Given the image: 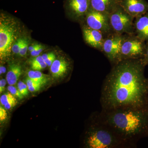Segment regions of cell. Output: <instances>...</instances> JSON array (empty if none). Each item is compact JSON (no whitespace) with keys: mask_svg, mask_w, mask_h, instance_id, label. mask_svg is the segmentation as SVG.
<instances>
[{"mask_svg":"<svg viewBox=\"0 0 148 148\" xmlns=\"http://www.w3.org/2000/svg\"><path fill=\"white\" fill-rule=\"evenodd\" d=\"M118 2L134 18L148 12V3L145 0H118Z\"/></svg>","mask_w":148,"mask_h":148,"instance_id":"cell-9","label":"cell"},{"mask_svg":"<svg viewBox=\"0 0 148 148\" xmlns=\"http://www.w3.org/2000/svg\"><path fill=\"white\" fill-rule=\"evenodd\" d=\"M31 68L34 71H40L45 69L47 66L42 56H38L33 58L30 63Z\"/></svg>","mask_w":148,"mask_h":148,"instance_id":"cell-17","label":"cell"},{"mask_svg":"<svg viewBox=\"0 0 148 148\" xmlns=\"http://www.w3.org/2000/svg\"><path fill=\"white\" fill-rule=\"evenodd\" d=\"M15 98L13 95H12L10 92L6 93L3 95H2L0 98V102L1 105L4 106L7 103H8L12 99Z\"/></svg>","mask_w":148,"mask_h":148,"instance_id":"cell-20","label":"cell"},{"mask_svg":"<svg viewBox=\"0 0 148 148\" xmlns=\"http://www.w3.org/2000/svg\"><path fill=\"white\" fill-rule=\"evenodd\" d=\"M126 35L112 33L104 40L102 51L113 66L121 61L122 45Z\"/></svg>","mask_w":148,"mask_h":148,"instance_id":"cell-6","label":"cell"},{"mask_svg":"<svg viewBox=\"0 0 148 148\" xmlns=\"http://www.w3.org/2000/svg\"></svg>","mask_w":148,"mask_h":148,"instance_id":"cell-34","label":"cell"},{"mask_svg":"<svg viewBox=\"0 0 148 148\" xmlns=\"http://www.w3.org/2000/svg\"><path fill=\"white\" fill-rule=\"evenodd\" d=\"M26 84H27L28 87H32V86H36L41 85L38 83L36 82L34 80L31 79L30 78L28 77L26 80Z\"/></svg>","mask_w":148,"mask_h":148,"instance_id":"cell-25","label":"cell"},{"mask_svg":"<svg viewBox=\"0 0 148 148\" xmlns=\"http://www.w3.org/2000/svg\"><path fill=\"white\" fill-rule=\"evenodd\" d=\"M22 73L21 67L18 64H13L10 66L7 73L6 79L9 85H14L16 83Z\"/></svg>","mask_w":148,"mask_h":148,"instance_id":"cell-15","label":"cell"},{"mask_svg":"<svg viewBox=\"0 0 148 148\" xmlns=\"http://www.w3.org/2000/svg\"><path fill=\"white\" fill-rule=\"evenodd\" d=\"M29 42L27 39L24 38V41L20 49L19 55L24 56L27 54V51L29 50Z\"/></svg>","mask_w":148,"mask_h":148,"instance_id":"cell-22","label":"cell"},{"mask_svg":"<svg viewBox=\"0 0 148 148\" xmlns=\"http://www.w3.org/2000/svg\"><path fill=\"white\" fill-rule=\"evenodd\" d=\"M18 90L24 96H27L29 94V89L26 84L23 82L20 81L17 84Z\"/></svg>","mask_w":148,"mask_h":148,"instance_id":"cell-21","label":"cell"},{"mask_svg":"<svg viewBox=\"0 0 148 148\" xmlns=\"http://www.w3.org/2000/svg\"><path fill=\"white\" fill-rule=\"evenodd\" d=\"M145 50L144 41L137 36L126 35L122 45L121 60L142 58Z\"/></svg>","mask_w":148,"mask_h":148,"instance_id":"cell-7","label":"cell"},{"mask_svg":"<svg viewBox=\"0 0 148 148\" xmlns=\"http://www.w3.org/2000/svg\"><path fill=\"white\" fill-rule=\"evenodd\" d=\"M68 64L64 59H56L50 66V71L53 77L58 78L66 73L68 70Z\"/></svg>","mask_w":148,"mask_h":148,"instance_id":"cell-14","label":"cell"},{"mask_svg":"<svg viewBox=\"0 0 148 148\" xmlns=\"http://www.w3.org/2000/svg\"><path fill=\"white\" fill-rule=\"evenodd\" d=\"M28 77L42 85L46 83L49 79L48 76L42 73L40 71H29L28 73Z\"/></svg>","mask_w":148,"mask_h":148,"instance_id":"cell-16","label":"cell"},{"mask_svg":"<svg viewBox=\"0 0 148 148\" xmlns=\"http://www.w3.org/2000/svg\"><path fill=\"white\" fill-rule=\"evenodd\" d=\"M82 33L84 41L87 44L102 51L106 38L102 32L85 25L83 27Z\"/></svg>","mask_w":148,"mask_h":148,"instance_id":"cell-10","label":"cell"},{"mask_svg":"<svg viewBox=\"0 0 148 148\" xmlns=\"http://www.w3.org/2000/svg\"><path fill=\"white\" fill-rule=\"evenodd\" d=\"M142 59H124L114 65L103 82L102 110L148 106V80Z\"/></svg>","mask_w":148,"mask_h":148,"instance_id":"cell-1","label":"cell"},{"mask_svg":"<svg viewBox=\"0 0 148 148\" xmlns=\"http://www.w3.org/2000/svg\"><path fill=\"white\" fill-rule=\"evenodd\" d=\"M15 21L9 17L1 16L0 19V58L4 60L10 55L12 48L17 36Z\"/></svg>","mask_w":148,"mask_h":148,"instance_id":"cell-4","label":"cell"},{"mask_svg":"<svg viewBox=\"0 0 148 148\" xmlns=\"http://www.w3.org/2000/svg\"><path fill=\"white\" fill-rule=\"evenodd\" d=\"M7 118V113L5 109L0 106V121L1 122L5 120Z\"/></svg>","mask_w":148,"mask_h":148,"instance_id":"cell-24","label":"cell"},{"mask_svg":"<svg viewBox=\"0 0 148 148\" xmlns=\"http://www.w3.org/2000/svg\"><path fill=\"white\" fill-rule=\"evenodd\" d=\"M17 100H16V98H13V99L9 102L8 103L6 104L4 106L5 108L6 109V110H10L13 107H14V106H16V104H17Z\"/></svg>","mask_w":148,"mask_h":148,"instance_id":"cell-23","label":"cell"},{"mask_svg":"<svg viewBox=\"0 0 148 148\" xmlns=\"http://www.w3.org/2000/svg\"><path fill=\"white\" fill-rule=\"evenodd\" d=\"M42 86L41 85L36 86H32V87H28L29 91L32 92H36L38 91L40 88Z\"/></svg>","mask_w":148,"mask_h":148,"instance_id":"cell-30","label":"cell"},{"mask_svg":"<svg viewBox=\"0 0 148 148\" xmlns=\"http://www.w3.org/2000/svg\"><path fill=\"white\" fill-rule=\"evenodd\" d=\"M67 6L74 18L85 17L90 7V0H67Z\"/></svg>","mask_w":148,"mask_h":148,"instance_id":"cell-11","label":"cell"},{"mask_svg":"<svg viewBox=\"0 0 148 148\" xmlns=\"http://www.w3.org/2000/svg\"><path fill=\"white\" fill-rule=\"evenodd\" d=\"M56 60V56L54 53H53L52 55L49 57V58L47 59L45 61L46 64L49 67H50L51 66L53 62Z\"/></svg>","mask_w":148,"mask_h":148,"instance_id":"cell-27","label":"cell"},{"mask_svg":"<svg viewBox=\"0 0 148 148\" xmlns=\"http://www.w3.org/2000/svg\"><path fill=\"white\" fill-rule=\"evenodd\" d=\"M43 50V49L42 46L41 45L40 46L37 48L35 50L31 51V55L32 56H34V57L38 56H39L40 53L42 52Z\"/></svg>","mask_w":148,"mask_h":148,"instance_id":"cell-26","label":"cell"},{"mask_svg":"<svg viewBox=\"0 0 148 148\" xmlns=\"http://www.w3.org/2000/svg\"><path fill=\"white\" fill-rule=\"evenodd\" d=\"M41 45H40L36 44L34 45L31 46L29 47V50L30 52H31V51H33L36 49L37 48L39 47Z\"/></svg>","mask_w":148,"mask_h":148,"instance_id":"cell-31","label":"cell"},{"mask_svg":"<svg viewBox=\"0 0 148 148\" xmlns=\"http://www.w3.org/2000/svg\"><path fill=\"white\" fill-rule=\"evenodd\" d=\"M7 83L6 79H3L0 80V93H2L4 91Z\"/></svg>","mask_w":148,"mask_h":148,"instance_id":"cell-28","label":"cell"},{"mask_svg":"<svg viewBox=\"0 0 148 148\" xmlns=\"http://www.w3.org/2000/svg\"><path fill=\"white\" fill-rule=\"evenodd\" d=\"M109 17L111 27L114 33L121 35L134 34V18L119 5L109 14Z\"/></svg>","mask_w":148,"mask_h":148,"instance_id":"cell-5","label":"cell"},{"mask_svg":"<svg viewBox=\"0 0 148 148\" xmlns=\"http://www.w3.org/2000/svg\"><path fill=\"white\" fill-rule=\"evenodd\" d=\"M135 18L134 27L136 36L144 41L148 40V12Z\"/></svg>","mask_w":148,"mask_h":148,"instance_id":"cell-12","label":"cell"},{"mask_svg":"<svg viewBox=\"0 0 148 148\" xmlns=\"http://www.w3.org/2000/svg\"><path fill=\"white\" fill-rule=\"evenodd\" d=\"M24 40V38L18 39L14 43L12 48V51L15 54H19L20 49L23 44Z\"/></svg>","mask_w":148,"mask_h":148,"instance_id":"cell-18","label":"cell"},{"mask_svg":"<svg viewBox=\"0 0 148 148\" xmlns=\"http://www.w3.org/2000/svg\"><path fill=\"white\" fill-rule=\"evenodd\" d=\"M98 118L129 147L148 131V106L101 111Z\"/></svg>","mask_w":148,"mask_h":148,"instance_id":"cell-2","label":"cell"},{"mask_svg":"<svg viewBox=\"0 0 148 148\" xmlns=\"http://www.w3.org/2000/svg\"><path fill=\"white\" fill-rule=\"evenodd\" d=\"M86 26L100 31L104 35L114 33L111 27L109 14L101 12L89 8L85 16Z\"/></svg>","mask_w":148,"mask_h":148,"instance_id":"cell-8","label":"cell"},{"mask_svg":"<svg viewBox=\"0 0 148 148\" xmlns=\"http://www.w3.org/2000/svg\"><path fill=\"white\" fill-rule=\"evenodd\" d=\"M143 63L145 65L148 64V46L145 50V54L143 58H141Z\"/></svg>","mask_w":148,"mask_h":148,"instance_id":"cell-29","label":"cell"},{"mask_svg":"<svg viewBox=\"0 0 148 148\" xmlns=\"http://www.w3.org/2000/svg\"><path fill=\"white\" fill-rule=\"evenodd\" d=\"M8 90L10 92L14 97H17L19 99H21L24 97V95L20 92L18 88L14 86L13 85H9L8 86Z\"/></svg>","mask_w":148,"mask_h":148,"instance_id":"cell-19","label":"cell"},{"mask_svg":"<svg viewBox=\"0 0 148 148\" xmlns=\"http://www.w3.org/2000/svg\"><path fill=\"white\" fill-rule=\"evenodd\" d=\"M6 72V69L5 67L3 66H1L0 67V74H1L4 73Z\"/></svg>","mask_w":148,"mask_h":148,"instance_id":"cell-33","label":"cell"},{"mask_svg":"<svg viewBox=\"0 0 148 148\" xmlns=\"http://www.w3.org/2000/svg\"><path fill=\"white\" fill-rule=\"evenodd\" d=\"M53 53H52V52L47 53H45V54H43L42 56L43 59L44 60V61H45L49 57H50V56L52 55Z\"/></svg>","mask_w":148,"mask_h":148,"instance_id":"cell-32","label":"cell"},{"mask_svg":"<svg viewBox=\"0 0 148 148\" xmlns=\"http://www.w3.org/2000/svg\"><path fill=\"white\" fill-rule=\"evenodd\" d=\"M118 5V0H90V7L91 8L109 14Z\"/></svg>","mask_w":148,"mask_h":148,"instance_id":"cell-13","label":"cell"},{"mask_svg":"<svg viewBox=\"0 0 148 148\" xmlns=\"http://www.w3.org/2000/svg\"><path fill=\"white\" fill-rule=\"evenodd\" d=\"M86 144L90 148L129 147L98 117L95 126L88 132Z\"/></svg>","mask_w":148,"mask_h":148,"instance_id":"cell-3","label":"cell"}]
</instances>
